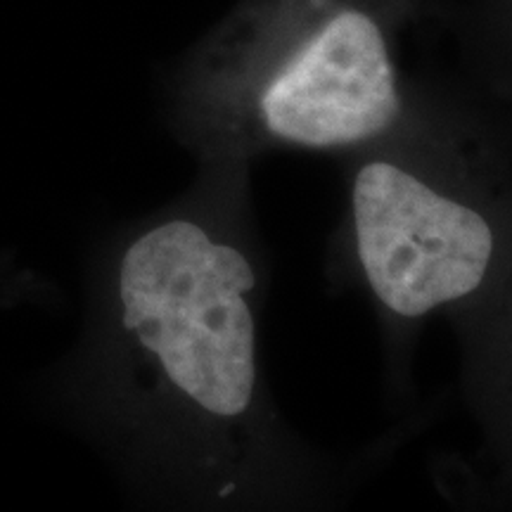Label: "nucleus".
I'll return each mask as SVG.
<instances>
[{"label": "nucleus", "mask_w": 512, "mask_h": 512, "mask_svg": "<svg viewBox=\"0 0 512 512\" xmlns=\"http://www.w3.org/2000/svg\"><path fill=\"white\" fill-rule=\"evenodd\" d=\"M422 0H240L181 74V124L204 155L349 150L408 114L403 43Z\"/></svg>", "instance_id": "1"}, {"label": "nucleus", "mask_w": 512, "mask_h": 512, "mask_svg": "<svg viewBox=\"0 0 512 512\" xmlns=\"http://www.w3.org/2000/svg\"><path fill=\"white\" fill-rule=\"evenodd\" d=\"M254 287L247 254L188 216L150 226L119 259L121 332L162 396L207 427H235L256 403Z\"/></svg>", "instance_id": "2"}, {"label": "nucleus", "mask_w": 512, "mask_h": 512, "mask_svg": "<svg viewBox=\"0 0 512 512\" xmlns=\"http://www.w3.org/2000/svg\"><path fill=\"white\" fill-rule=\"evenodd\" d=\"M351 228L370 292L406 320L475 297L498 259V230L482 200L392 155L356 169Z\"/></svg>", "instance_id": "3"}]
</instances>
